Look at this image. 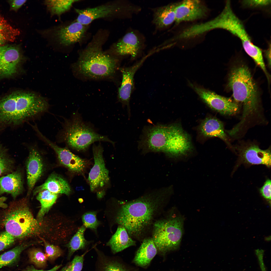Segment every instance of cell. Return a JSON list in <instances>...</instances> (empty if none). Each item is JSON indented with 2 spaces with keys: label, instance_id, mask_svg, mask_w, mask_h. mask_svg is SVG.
Here are the masks:
<instances>
[{
  "label": "cell",
  "instance_id": "cell-1",
  "mask_svg": "<svg viewBox=\"0 0 271 271\" xmlns=\"http://www.w3.org/2000/svg\"><path fill=\"white\" fill-rule=\"evenodd\" d=\"M164 188L123 204L115 221L125 228L130 236H140L151 225L169 192Z\"/></svg>",
  "mask_w": 271,
  "mask_h": 271
},
{
  "label": "cell",
  "instance_id": "cell-2",
  "mask_svg": "<svg viewBox=\"0 0 271 271\" xmlns=\"http://www.w3.org/2000/svg\"><path fill=\"white\" fill-rule=\"evenodd\" d=\"M140 143L145 150L162 152L174 157L185 155L192 149L188 135L177 124L147 127Z\"/></svg>",
  "mask_w": 271,
  "mask_h": 271
},
{
  "label": "cell",
  "instance_id": "cell-3",
  "mask_svg": "<svg viewBox=\"0 0 271 271\" xmlns=\"http://www.w3.org/2000/svg\"><path fill=\"white\" fill-rule=\"evenodd\" d=\"M48 104L33 93L14 92L0 100V128L16 125L46 111Z\"/></svg>",
  "mask_w": 271,
  "mask_h": 271
},
{
  "label": "cell",
  "instance_id": "cell-4",
  "mask_svg": "<svg viewBox=\"0 0 271 271\" xmlns=\"http://www.w3.org/2000/svg\"><path fill=\"white\" fill-rule=\"evenodd\" d=\"M228 82L235 102L243 105L241 119L235 126L236 129H241L248 118L258 111L257 87L249 68L243 64L235 65L232 68Z\"/></svg>",
  "mask_w": 271,
  "mask_h": 271
},
{
  "label": "cell",
  "instance_id": "cell-5",
  "mask_svg": "<svg viewBox=\"0 0 271 271\" xmlns=\"http://www.w3.org/2000/svg\"><path fill=\"white\" fill-rule=\"evenodd\" d=\"M28 202L27 198L12 202L4 214L6 231L16 239L22 240L43 233L41 223L34 217Z\"/></svg>",
  "mask_w": 271,
  "mask_h": 271
},
{
  "label": "cell",
  "instance_id": "cell-6",
  "mask_svg": "<svg viewBox=\"0 0 271 271\" xmlns=\"http://www.w3.org/2000/svg\"><path fill=\"white\" fill-rule=\"evenodd\" d=\"M60 136L62 141L69 147L78 151L86 150L96 141L108 142L113 145L115 143L107 136L96 132L83 121L78 113L65 121Z\"/></svg>",
  "mask_w": 271,
  "mask_h": 271
},
{
  "label": "cell",
  "instance_id": "cell-7",
  "mask_svg": "<svg viewBox=\"0 0 271 271\" xmlns=\"http://www.w3.org/2000/svg\"><path fill=\"white\" fill-rule=\"evenodd\" d=\"M117 60L96 48H90L81 54L75 65L79 74L93 79L112 75L117 65Z\"/></svg>",
  "mask_w": 271,
  "mask_h": 271
},
{
  "label": "cell",
  "instance_id": "cell-8",
  "mask_svg": "<svg viewBox=\"0 0 271 271\" xmlns=\"http://www.w3.org/2000/svg\"><path fill=\"white\" fill-rule=\"evenodd\" d=\"M183 223V218L178 216L159 220L154 223L152 238L157 250L165 253L178 247Z\"/></svg>",
  "mask_w": 271,
  "mask_h": 271
},
{
  "label": "cell",
  "instance_id": "cell-9",
  "mask_svg": "<svg viewBox=\"0 0 271 271\" xmlns=\"http://www.w3.org/2000/svg\"><path fill=\"white\" fill-rule=\"evenodd\" d=\"M215 29L226 30L238 38L243 48L249 56L257 52L260 48L254 44L242 21L233 12L231 6L226 5L221 12L214 20Z\"/></svg>",
  "mask_w": 271,
  "mask_h": 271
},
{
  "label": "cell",
  "instance_id": "cell-10",
  "mask_svg": "<svg viewBox=\"0 0 271 271\" xmlns=\"http://www.w3.org/2000/svg\"><path fill=\"white\" fill-rule=\"evenodd\" d=\"M190 85L207 105L221 114L231 115L238 111V104L231 99L220 95L195 84L190 83Z\"/></svg>",
  "mask_w": 271,
  "mask_h": 271
},
{
  "label": "cell",
  "instance_id": "cell-11",
  "mask_svg": "<svg viewBox=\"0 0 271 271\" xmlns=\"http://www.w3.org/2000/svg\"><path fill=\"white\" fill-rule=\"evenodd\" d=\"M94 164L89 174L88 180L91 190L94 191L106 185L109 181V171L103 157V149L100 144L93 147Z\"/></svg>",
  "mask_w": 271,
  "mask_h": 271
},
{
  "label": "cell",
  "instance_id": "cell-12",
  "mask_svg": "<svg viewBox=\"0 0 271 271\" xmlns=\"http://www.w3.org/2000/svg\"><path fill=\"white\" fill-rule=\"evenodd\" d=\"M133 9L132 4L128 2L121 6L102 5L84 9H76L75 10L78 14L77 21L86 25L96 19L109 17L120 11L132 13Z\"/></svg>",
  "mask_w": 271,
  "mask_h": 271
},
{
  "label": "cell",
  "instance_id": "cell-13",
  "mask_svg": "<svg viewBox=\"0 0 271 271\" xmlns=\"http://www.w3.org/2000/svg\"><path fill=\"white\" fill-rule=\"evenodd\" d=\"M36 132L40 138L53 150L61 164L73 172L80 173L84 171L87 165L85 160L74 154L67 148L58 146L43 135L39 130Z\"/></svg>",
  "mask_w": 271,
  "mask_h": 271
},
{
  "label": "cell",
  "instance_id": "cell-14",
  "mask_svg": "<svg viewBox=\"0 0 271 271\" xmlns=\"http://www.w3.org/2000/svg\"><path fill=\"white\" fill-rule=\"evenodd\" d=\"M208 12L207 7L200 1L184 0L176 3L175 22L179 23L200 19L206 17Z\"/></svg>",
  "mask_w": 271,
  "mask_h": 271
},
{
  "label": "cell",
  "instance_id": "cell-15",
  "mask_svg": "<svg viewBox=\"0 0 271 271\" xmlns=\"http://www.w3.org/2000/svg\"><path fill=\"white\" fill-rule=\"evenodd\" d=\"M145 43L144 38L139 32L129 31L116 43L115 51L117 55L129 56L134 58L143 50Z\"/></svg>",
  "mask_w": 271,
  "mask_h": 271
},
{
  "label": "cell",
  "instance_id": "cell-16",
  "mask_svg": "<svg viewBox=\"0 0 271 271\" xmlns=\"http://www.w3.org/2000/svg\"><path fill=\"white\" fill-rule=\"evenodd\" d=\"M22 58L18 47L10 45L0 46V78L11 76L15 74Z\"/></svg>",
  "mask_w": 271,
  "mask_h": 271
},
{
  "label": "cell",
  "instance_id": "cell-17",
  "mask_svg": "<svg viewBox=\"0 0 271 271\" xmlns=\"http://www.w3.org/2000/svg\"><path fill=\"white\" fill-rule=\"evenodd\" d=\"M237 150L241 163L249 165H263L271 166L270 148L260 149L257 145L251 144L238 147Z\"/></svg>",
  "mask_w": 271,
  "mask_h": 271
},
{
  "label": "cell",
  "instance_id": "cell-18",
  "mask_svg": "<svg viewBox=\"0 0 271 271\" xmlns=\"http://www.w3.org/2000/svg\"><path fill=\"white\" fill-rule=\"evenodd\" d=\"M147 58V56L144 57L132 66L120 70L122 74V80L118 89V98L123 105L127 106L129 115L130 114L129 102L133 87L134 75Z\"/></svg>",
  "mask_w": 271,
  "mask_h": 271
},
{
  "label": "cell",
  "instance_id": "cell-19",
  "mask_svg": "<svg viewBox=\"0 0 271 271\" xmlns=\"http://www.w3.org/2000/svg\"><path fill=\"white\" fill-rule=\"evenodd\" d=\"M44 165L41 156L37 150L34 147L30 148L26 164L28 196L42 176L44 171Z\"/></svg>",
  "mask_w": 271,
  "mask_h": 271
},
{
  "label": "cell",
  "instance_id": "cell-20",
  "mask_svg": "<svg viewBox=\"0 0 271 271\" xmlns=\"http://www.w3.org/2000/svg\"><path fill=\"white\" fill-rule=\"evenodd\" d=\"M23 183L22 173L19 169L0 177V195L9 194L15 200L23 191Z\"/></svg>",
  "mask_w": 271,
  "mask_h": 271
},
{
  "label": "cell",
  "instance_id": "cell-21",
  "mask_svg": "<svg viewBox=\"0 0 271 271\" xmlns=\"http://www.w3.org/2000/svg\"><path fill=\"white\" fill-rule=\"evenodd\" d=\"M44 190L67 196L71 192V187L67 181L60 175L54 173L51 174L43 183L35 188L33 191V195Z\"/></svg>",
  "mask_w": 271,
  "mask_h": 271
},
{
  "label": "cell",
  "instance_id": "cell-22",
  "mask_svg": "<svg viewBox=\"0 0 271 271\" xmlns=\"http://www.w3.org/2000/svg\"><path fill=\"white\" fill-rule=\"evenodd\" d=\"M176 4H171L153 9L152 22L157 29L162 30L175 22Z\"/></svg>",
  "mask_w": 271,
  "mask_h": 271
},
{
  "label": "cell",
  "instance_id": "cell-23",
  "mask_svg": "<svg viewBox=\"0 0 271 271\" xmlns=\"http://www.w3.org/2000/svg\"><path fill=\"white\" fill-rule=\"evenodd\" d=\"M199 130L203 136L206 138H218L232 147L224 131L223 124L218 119L212 117L206 118L201 122Z\"/></svg>",
  "mask_w": 271,
  "mask_h": 271
},
{
  "label": "cell",
  "instance_id": "cell-24",
  "mask_svg": "<svg viewBox=\"0 0 271 271\" xmlns=\"http://www.w3.org/2000/svg\"><path fill=\"white\" fill-rule=\"evenodd\" d=\"M85 26L77 21L60 29L56 34L60 43L68 46L79 41L85 32Z\"/></svg>",
  "mask_w": 271,
  "mask_h": 271
},
{
  "label": "cell",
  "instance_id": "cell-25",
  "mask_svg": "<svg viewBox=\"0 0 271 271\" xmlns=\"http://www.w3.org/2000/svg\"><path fill=\"white\" fill-rule=\"evenodd\" d=\"M135 244L136 242L131 238L125 227L119 225L106 245L110 247L114 254Z\"/></svg>",
  "mask_w": 271,
  "mask_h": 271
},
{
  "label": "cell",
  "instance_id": "cell-26",
  "mask_svg": "<svg viewBox=\"0 0 271 271\" xmlns=\"http://www.w3.org/2000/svg\"><path fill=\"white\" fill-rule=\"evenodd\" d=\"M157 251L152 238L145 239L138 250L133 261L138 266H146L156 255Z\"/></svg>",
  "mask_w": 271,
  "mask_h": 271
},
{
  "label": "cell",
  "instance_id": "cell-27",
  "mask_svg": "<svg viewBox=\"0 0 271 271\" xmlns=\"http://www.w3.org/2000/svg\"><path fill=\"white\" fill-rule=\"evenodd\" d=\"M37 241L24 242L0 255V268L14 265L19 261L22 252L28 247L40 243Z\"/></svg>",
  "mask_w": 271,
  "mask_h": 271
},
{
  "label": "cell",
  "instance_id": "cell-28",
  "mask_svg": "<svg viewBox=\"0 0 271 271\" xmlns=\"http://www.w3.org/2000/svg\"><path fill=\"white\" fill-rule=\"evenodd\" d=\"M37 199L40 202L41 208L38 212L37 219L41 222L47 213L57 199L59 194L44 190L37 194Z\"/></svg>",
  "mask_w": 271,
  "mask_h": 271
},
{
  "label": "cell",
  "instance_id": "cell-29",
  "mask_svg": "<svg viewBox=\"0 0 271 271\" xmlns=\"http://www.w3.org/2000/svg\"><path fill=\"white\" fill-rule=\"evenodd\" d=\"M86 228L83 225L79 228L66 246L68 249L67 259L69 260L76 251L85 249L91 242L85 238L84 234Z\"/></svg>",
  "mask_w": 271,
  "mask_h": 271
},
{
  "label": "cell",
  "instance_id": "cell-30",
  "mask_svg": "<svg viewBox=\"0 0 271 271\" xmlns=\"http://www.w3.org/2000/svg\"><path fill=\"white\" fill-rule=\"evenodd\" d=\"M19 33L18 29L12 26L0 13V46L14 41Z\"/></svg>",
  "mask_w": 271,
  "mask_h": 271
},
{
  "label": "cell",
  "instance_id": "cell-31",
  "mask_svg": "<svg viewBox=\"0 0 271 271\" xmlns=\"http://www.w3.org/2000/svg\"><path fill=\"white\" fill-rule=\"evenodd\" d=\"M79 0H46L45 3L52 15L60 16L67 11L73 4Z\"/></svg>",
  "mask_w": 271,
  "mask_h": 271
},
{
  "label": "cell",
  "instance_id": "cell-32",
  "mask_svg": "<svg viewBox=\"0 0 271 271\" xmlns=\"http://www.w3.org/2000/svg\"><path fill=\"white\" fill-rule=\"evenodd\" d=\"M14 167L13 160L9 154L6 149L0 145V176L12 172Z\"/></svg>",
  "mask_w": 271,
  "mask_h": 271
},
{
  "label": "cell",
  "instance_id": "cell-33",
  "mask_svg": "<svg viewBox=\"0 0 271 271\" xmlns=\"http://www.w3.org/2000/svg\"><path fill=\"white\" fill-rule=\"evenodd\" d=\"M28 255L29 262L36 267L42 268L47 265V258L40 249L36 248L30 249L28 251Z\"/></svg>",
  "mask_w": 271,
  "mask_h": 271
},
{
  "label": "cell",
  "instance_id": "cell-34",
  "mask_svg": "<svg viewBox=\"0 0 271 271\" xmlns=\"http://www.w3.org/2000/svg\"><path fill=\"white\" fill-rule=\"evenodd\" d=\"M100 260L99 271H127L121 264L103 255H98Z\"/></svg>",
  "mask_w": 271,
  "mask_h": 271
},
{
  "label": "cell",
  "instance_id": "cell-35",
  "mask_svg": "<svg viewBox=\"0 0 271 271\" xmlns=\"http://www.w3.org/2000/svg\"><path fill=\"white\" fill-rule=\"evenodd\" d=\"M96 211H89L84 214L82 216L83 225L86 228L90 229L96 232L100 222L97 218Z\"/></svg>",
  "mask_w": 271,
  "mask_h": 271
},
{
  "label": "cell",
  "instance_id": "cell-36",
  "mask_svg": "<svg viewBox=\"0 0 271 271\" xmlns=\"http://www.w3.org/2000/svg\"><path fill=\"white\" fill-rule=\"evenodd\" d=\"M41 239L44 243L45 254L48 260L53 261L62 255L63 252L59 247L50 243L43 238H41Z\"/></svg>",
  "mask_w": 271,
  "mask_h": 271
},
{
  "label": "cell",
  "instance_id": "cell-37",
  "mask_svg": "<svg viewBox=\"0 0 271 271\" xmlns=\"http://www.w3.org/2000/svg\"><path fill=\"white\" fill-rule=\"evenodd\" d=\"M88 251H86L80 255H76L71 261L61 269V271H81L84 256Z\"/></svg>",
  "mask_w": 271,
  "mask_h": 271
},
{
  "label": "cell",
  "instance_id": "cell-38",
  "mask_svg": "<svg viewBox=\"0 0 271 271\" xmlns=\"http://www.w3.org/2000/svg\"><path fill=\"white\" fill-rule=\"evenodd\" d=\"M270 0H243L241 4L244 7L254 9H262L266 8L271 4Z\"/></svg>",
  "mask_w": 271,
  "mask_h": 271
},
{
  "label": "cell",
  "instance_id": "cell-39",
  "mask_svg": "<svg viewBox=\"0 0 271 271\" xmlns=\"http://www.w3.org/2000/svg\"><path fill=\"white\" fill-rule=\"evenodd\" d=\"M16 239L6 231L0 233V251L12 245Z\"/></svg>",
  "mask_w": 271,
  "mask_h": 271
},
{
  "label": "cell",
  "instance_id": "cell-40",
  "mask_svg": "<svg viewBox=\"0 0 271 271\" xmlns=\"http://www.w3.org/2000/svg\"><path fill=\"white\" fill-rule=\"evenodd\" d=\"M271 180L267 179L263 185L259 190L262 196L267 200L270 201L271 200Z\"/></svg>",
  "mask_w": 271,
  "mask_h": 271
},
{
  "label": "cell",
  "instance_id": "cell-41",
  "mask_svg": "<svg viewBox=\"0 0 271 271\" xmlns=\"http://www.w3.org/2000/svg\"><path fill=\"white\" fill-rule=\"evenodd\" d=\"M26 0H10L8 1L10 5L11 9L16 11L20 8L26 2Z\"/></svg>",
  "mask_w": 271,
  "mask_h": 271
},
{
  "label": "cell",
  "instance_id": "cell-42",
  "mask_svg": "<svg viewBox=\"0 0 271 271\" xmlns=\"http://www.w3.org/2000/svg\"><path fill=\"white\" fill-rule=\"evenodd\" d=\"M62 266V264L55 266L53 268L48 270L38 269L36 268L33 265L29 266L24 269L22 271H57Z\"/></svg>",
  "mask_w": 271,
  "mask_h": 271
},
{
  "label": "cell",
  "instance_id": "cell-43",
  "mask_svg": "<svg viewBox=\"0 0 271 271\" xmlns=\"http://www.w3.org/2000/svg\"><path fill=\"white\" fill-rule=\"evenodd\" d=\"M255 253L258 258L262 271H266L263 260V251L262 250L257 249L256 250Z\"/></svg>",
  "mask_w": 271,
  "mask_h": 271
},
{
  "label": "cell",
  "instance_id": "cell-44",
  "mask_svg": "<svg viewBox=\"0 0 271 271\" xmlns=\"http://www.w3.org/2000/svg\"><path fill=\"white\" fill-rule=\"evenodd\" d=\"M268 47L266 50L264 51L265 56L267 59L269 66L270 67L271 63V43L270 42L268 43Z\"/></svg>",
  "mask_w": 271,
  "mask_h": 271
},
{
  "label": "cell",
  "instance_id": "cell-45",
  "mask_svg": "<svg viewBox=\"0 0 271 271\" xmlns=\"http://www.w3.org/2000/svg\"><path fill=\"white\" fill-rule=\"evenodd\" d=\"M7 198L4 196L0 197V208L4 209H6L8 207V205L5 203Z\"/></svg>",
  "mask_w": 271,
  "mask_h": 271
},
{
  "label": "cell",
  "instance_id": "cell-46",
  "mask_svg": "<svg viewBox=\"0 0 271 271\" xmlns=\"http://www.w3.org/2000/svg\"><path fill=\"white\" fill-rule=\"evenodd\" d=\"M105 192L104 191H98L97 193V196L99 199L102 198L104 197L105 194Z\"/></svg>",
  "mask_w": 271,
  "mask_h": 271
}]
</instances>
